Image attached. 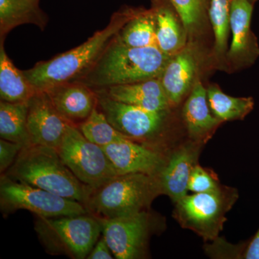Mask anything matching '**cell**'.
Returning <instances> with one entry per match:
<instances>
[{
  "label": "cell",
  "instance_id": "obj_9",
  "mask_svg": "<svg viewBox=\"0 0 259 259\" xmlns=\"http://www.w3.org/2000/svg\"><path fill=\"white\" fill-rule=\"evenodd\" d=\"M0 209L4 215L25 209L35 216L44 218L89 213L84 205L78 201L13 180L5 174L0 177Z\"/></svg>",
  "mask_w": 259,
  "mask_h": 259
},
{
  "label": "cell",
  "instance_id": "obj_29",
  "mask_svg": "<svg viewBox=\"0 0 259 259\" xmlns=\"http://www.w3.org/2000/svg\"><path fill=\"white\" fill-rule=\"evenodd\" d=\"M24 147L23 145L12 142L7 140H0V172L5 173L13 166L19 153Z\"/></svg>",
  "mask_w": 259,
  "mask_h": 259
},
{
  "label": "cell",
  "instance_id": "obj_16",
  "mask_svg": "<svg viewBox=\"0 0 259 259\" xmlns=\"http://www.w3.org/2000/svg\"><path fill=\"white\" fill-rule=\"evenodd\" d=\"M44 92L65 120L76 127L88 118L97 105L95 90L79 81L59 83Z\"/></svg>",
  "mask_w": 259,
  "mask_h": 259
},
{
  "label": "cell",
  "instance_id": "obj_5",
  "mask_svg": "<svg viewBox=\"0 0 259 259\" xmlns=\"http://www.w3.org/2000/svg\"><path fill=\"white\" fill-rule=\"evenodd\" d=\"M35 231L51 255L73 259L88 258L102 233V226L93 214L44 218L35 216Z\"/></svg>",
  "mask_w": 259,
  "mask_h": 259
},
{
  "label": "cell",
  "instance_id": "obj_11",
  "mask_svg": "<svg viewBox=\"0 0 259 259\" xmlns=\"http://www.w3.org/2000/svg\"><path fill=\"white\" fill-rule=\"evenodd\" d=\"M201 44L188 42L174 55L160 76L162 86L172 107H176L188 96L199 78L202 65L207 63Z\"/></svg>",
  "mask_w": 259,
  "mask_h": 259
},
{
  "label": "cell",
  "instance_id": "obj_21",
  "mask_svg": "<svg viewBox=\"0 0 259 259\" xmlns=\"http://www.w3.org/2000/svg\"><path fill=\"white\" fill-rule=\"evenodd\" d=\"M39 3L40 0H0V39L25 24L36 25L44 30L49 18Z\"/></svg>",
  "mask_w": 259,
  "mask_h": 259
},
{
  "label": "cell",
  "instance_id": "obj_8",
  "mask_svg": "<svg viewBox=\"0 0 259 259\" xmlns=\"http://www.w3.org/2000/svg\"><path fill=\"white\" fill-rule=\"evenodd\" d=\"M97 219L102 236L117 259L147 258L151 237L165 227L163 218L150 209L112 219Z\"/></svg>",
  "mask_w": 259,
  "mask_h": 259
},
{
  "label": "cell",
  "instance_id": "obj_22",
  "mask_svg": "<svg viewBox=\"0 0 259 259\" xmlns=\"http://www.w3.org/2000/svg\"><path fill=\"white\" fill-rule=\"evenodd\" d=\"M5 39H0V98L11 103L28 102L37 90L6 54Z\"/></svg>",
  "mask_w": 259,
  "mask_h": 259
},
{
  "label": "cell",
  "instance_id": "obj_1",
  "mask_svg": "<svg viewBox=\"0 0 259 259\" xmlns=\"http://www.w3.org/2000/svg\"><path fill=\"white\" fill-rule=\"evenodd\" d=\"M139 9L125 8L116 12L107 26L95 32L87 41L53 59L37 63L31 69L24 71L25 76L37 91L78 81L93 67L112 39Z\"/></svg>",
  "mask_w": 259,
  "mask_h": 259
},
{
  "label": "cell",
  "instance_id": "obj_18",
  "mask_svg": "<svg viewBox=\"0 0 259 259\" xmlns=\"http://www.w3.org/2000/svg\"><path fill=\"white\" fill-rule=\"evenodd\" d=\"M115 101L153 111L172 110L159 78L95 90Z\"/></svg>",
  "mask_w": 259,
  "mask_h": 259
},
{
  "label": "cell",
  "instance_id": "obj_14",
  "mask_svg": "<svg viewBox=\"0 0 259 259\" xmlns=\"http://www.w3.org/2000/svg\"><path fill=\"white\" fill-rule=\"evenodd\" d=\"M28 130L33 145L56 148L70 125L57 111L49 95L37 91L28 102Z\"/></svg>",
  "mask_w": 259,
  "mask_h": 259
},
{
  "label": "cell",
  "instance_id": "obj_31",
  "mask_svg": "<svg viewBox=\"0 0 259 259\" xmlns=\"http://www.w3.org/2000/svg\"><path fill=\"white\" fill-rule=\"evenodd\" d=\"M115 258L112 250L103 236L100 237L93 250L88 256V259H112Z\"/></svg>",
  "mask_w": 259,
  "mask_h": 259
},
{
  "label": "cell",
  "instance_id": "obj_2",
  "mask_svg": "<svg viewBox=\"0 0 259 259\" xmlns=\"http://www.w3.org/2000/svg\"><path fill=\"white\" fill-rule=\"evenodd\" d=\"M172 56L156 47H127L116 35L93 67L76 81L100 90L156 79Z\"/></svg>",
  "mask_w": 259,
  "mask_h": 259
},
{
  "label": "cell",
  "instance_id": "obj_30",
  "mask_svg": "<svg viewBox=\"0 0 259 259\" xmlns=\"http://www.w3.org/2000/svg\"><path fill=\"white\" fill-rule=\"evenodd\" d=\"M232 248V258L259 259V228L249 240Z\"/></svg>",
  "mask_w": 259,
  "mask_h": 259
},
{
  "label": "cell",
  "instance_id": "obj_32",
  "mask_svg": "<svg viewBox=\"0 0 259 259\" xmlns=\"http://www.w3.org/2000/svg\"><path fill=\"white\" fill-rule=\"evenodd\" d=\"M249 1L250 2V3H253L255 1V0H249Z\"/></svg>",
  "mask_w": 259,
  "mask_h": 259
},
{
  "label": "cell",
  "instance_id": "obj_26",
  "mask_svg": "<svg viewBox=\"0 0 259 259\" xmlns=\"http://www.w3.org/2000/svg\"><path fill=\"white\" fill-rule=\"evenodd\" d=\"M117 38L129 47H156V24L153 10L139 8L118 32Z\"/></svg>",
  "mask_w": 259,
  "mask_h": 259
},
{
  "label": "cell",
  "instance_id": "obj_27",
  "mask_svg": "<svg viewBox=\"0 0 259 259\" xmlns=\"http://www.w3.org/2000/svg\"><path fill=\"white\" fill-rule=\"evenodd\" d=\"M77 127L87 139L102 148L126 138L110 124L97 105Z\"/></svg>",
  "mask_w": 259,
  "mask_h": 259
},
{
  "label": "cell",
  "instance_id": "obj_25",
  "mask_svg": "<svg viewBox=\"0 0 259 259\" xmlns=\"http://www.w3.org/2000/svg\"><path fill=\"white\" fill-rule=\"evenodd\" d=\"M207 100L212 113L223 122L242 120L254 108L253 97H234L223 93L218 84L207 88Z\"/></svg>",
  "mask_w": 259,
  "mask_h": 259
},
{
  "label": "cell",
  "instance_id": "obj_17",
  "mask_svg": "<svg viewBox=\"0 0 259 259\" xmlns=\"http://www.w3.org/2000/svg\"><path fill=\"white\" fill-rule=\"evenodd\" d=\"M182 117L189 139L204 143L212 137L222 121L212 113L207 100V89L200 78L194 83L184 104Z\"/></svg>",
  "mask_w": 259,
  "mask_h": 259
},
{
  "label": "cell",
  "instance_id": "obj_12",
  "mask_svg": "<svg viewBox=\"0 0 259 259\" xmlns=\"http://www.w3.org/2000/svg\"><path fill=\"white\" fill-rule=\"evenodd\" d=\"M253 10V3L249 0H231L232 41L227 53L228 72L249 68L258 60V38L250 28Z\"/></svg>",
  "mask_w": 259,
  "mask_h": 259
},
{
  "label": "cell",
  "instance_id": "obj_23",
  "mask_svg": "<svg viewBox=\"0 0 259 259\" xmlns=\"http://www.w3.org/2000/svg\"><path fill=\"white\" fill-rule=\"evenodd\" d=\"M180 15L188 42H200L209 28V0H169Z\"/></svg>",
  "mask_w": 259,
  "mask_h": 259
},
{
  "label": "cell",
  "instance_id": "obj_20",
  "mask_svg": "<svg viewBox=\"0 0 259 259\" xmlns=\"http://www.w3.org/2000/svg\"><path fill=\"white\" fill-rule=\"evenodd\" d=\"M231 0H209V20L214 36L206 63L209 69L228 72L226 57L231 32Z\"/></svg>",
  "mask_w": 259,
  "mask_h": 259
},
{
  "label": "cell",
  "instance_id": "obj_15",
  "mask_svg": "<svg viewBox=\"0 0 259 259\" xmlns=\"http://www.w3.org/2000/svg\"><path fill=\"white\" fill-rule=\"evenodd\" d=\"M204 144L190 139L167 155L166 163L157 177L162 194L168 196L175 203L188 194L191 174L198 163Z\"/></svg>",
  "mask_w": 259,
  "mask_h": 259
},
{
  "label": "cell",
  "instance_id": "obj_3",
  "mask_svg": "<svg viewBox=\"0 0 259 259\" xmlns=\"http://www.w3.org/2000/svg\"><path fill=\"white\" fill-rule=\"evenodd\" d=\"M4 174L13 180L83 204L88 197L89 187L70 171L56 148L33 144L25 146Z\"/></svg>",
  "mask_w": 259,
  "mask_h": 259
},
{
  "label": "cell",
  "instance_id": "obj_28",
  "mask_svg": "<svg viewBox=\"0 0 259 259\" xmlns=\"http://www.w3.org/2000/svg\"><path fill=\"white\" fill-rule=\"evenodd\" d=\"M221 185L218 175L210 168L197 163L191 174L188 190L193 193H202L217 190Z\"/></svg>",
  "mask_w": 259,
  "mask_h": 259
},
{
  "label": "cell",
  "instance_id": "obj_13",
  "mask_svg": "<svg viewBox=\"0 0 259 259\" xmlns=\"http://www.w3.org/2000/svg\"><path fill=\"white\" fill-rule=\"evenodd\" d=\"M103 149L117 175L142 173L158 176L168 155L127 138L115 141Z\"/></svg>",
  "mask_w": 259,
  "mask_h": 259
},
{
  "label": "cell",
  "instance_id": "obj_6",
  "mask_svg": "<svg viewBox=\"0 0 259 259\" xmlns=\"http://www.w3.org/2000/svg\"><path fill=\"white\" fill-rule=\"evenodd\" d=\"M238 198L237 189L225 185L210 192L187 194L175 202L173 217L182 228L194 232L204 241H214Z\"/></svg>",
  "mask_w": 259,
  "mask_h": 259
},
{
  "label": "cell",
  "instance_id": "obj_19",
  "mask_svg": "<svg viewBox=\"0 0 259 259\" xmlns=\"http://www.w3.org/2000/svg\"><path fill=\"white\" fill-rule=\"evenodd\" d=\"M151 9L156 18L157 47L164 54L175 55L188 42L182 19L169 0H153Z\"/></svg>",
  "mask_w": 259,
  "mask_h": 259
},
{
  "label": "cell",
  "instance_id": "obj_7",
  "mask_svg": "<svg viewBox=\"0 0 259 259\" xmlns=\"http://www.w3.org/2000/svg\"><path fill=\"white\" fill-rule=\"evenodd\" d=\"M96 92V91H95ZM97 94V107L117 131L139 144L164 151L171 110L153 111Z\"/></svg>",
  "mask_w": 259,
  "mask_h": 259
},
{
  "label": "cell",
  "instance_id": "obj_4",
  "mask_svg": "<svg viewBox=\"0 0 259 259\" xmlns=\"http://www.w3.org/2000/svg\"><path fill=\"white\" fill-rule=\"evenodd\" d=\"M162 194L157 176L142 173L117 175L90 188L83 205L97 218L112 219L150 209Z\"/></svg>",
  "mask_w": 259,
  "mask_h": 259
},
{
  "label": "cell",
  "instance_id": "obj_10",
  "mask_svg": "<svg viewBox=\"0 0 259 259\" xmlns=\"http://www.w3.org/2000/svg\"><path fill=\"white\" fill-rule=\"evenodd\" d=\"M57 150L70 171L90 188L103 185L117 175L103 148L87 139L76 126H68Z\"/></svg>",
  "mask_w": 259,
  "mask_h": 259
},
{
  "label": "cell",
  "instance_id": "obj_24",
  "mask_svg": "<svg viewBox=\"0 0 259 259\" xmlns=\"http://www.w3.org/2000/svg\"><path fill=\"white\" fill-rule=\"evenodd\" d=\"M28 102H0V137L24 146L30 143L28 130Z\"/></svg>",
  "mask_w": 259,
  "mask_h": 259
}]
</instances>
